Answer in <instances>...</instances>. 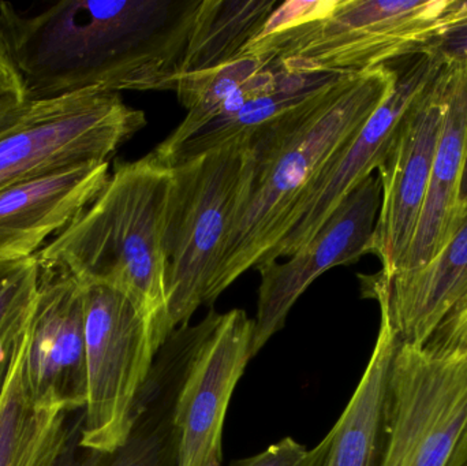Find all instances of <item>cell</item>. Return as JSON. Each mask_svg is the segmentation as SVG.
Wrapping results in <instances>:
<instances>
[{
	"label": "cell",
	"instance_id": "6da1fadb",
	"mask_svg": "<svg viewBox=\"0 0 467 466\" xmlns=\"http://www.w3.org/2000/svg\"><path fill=\"white\" fill-rule=\"evenodd\" d=\"M202 0L0 3V48L26 100L81 90H174Z\"/></svg>",
	"mask_w": 467,
	"mask_h": 466
},
{
	"label": "cell",
	"instance_id": "7a4b0ae2",
	"mask_svg": "<svg viewBox=\"0 0 467 466\" xmlns=\"http://www.w3.org/2000/svg\"><path fill=\"white\" fill-rule=\"evenodd\" d=\"M395 82L394 63L346 74L247 139L249 156L232 230L207 305L279 245L301 200L389 98Z\"/></svg>",
	"mask_w": 467,
	"mask_h": 466
},
{
	"label": "cell",
	"instance_id": "3957f363",
	"mask_svg": "<svg viewBox=\"0 0 467 466\" xmlns=\"http://www.w3.org/2000/svg\"><path fill=\"white\" fill-rule=\"evenodd\" d=\"M170 186L171 167L153 152L118 161L95 202L36 254L40 267L123 293L139 311L155 355L174 333L161 245Z\"/></svg>",
	"mask_w": 467,
	"mask_h": 466
},
{
	"label": "cell",
	"instance_id": "277c9868",
	"mask_svg": "<svg viewBox=\"0 0 467 466\" xmlns=\"http://www.w3.org/2000/svg\"><path fill=\"white\" fill-rule=\"evenodd\" d=\"M467 16V0H326L301 24L257 36L239 52L306 74H357L427 51Z\"/></svg>",
	"mask_w": 467,
	"mask_h": 466
},
{
	"label": "cell",
	"instance_id": "5b68a950",
	"mask_svg": "<svg viewBox=\"0 0 467 466\" xmlns=\"http://www.w3.org/2000/svg\"><path fill=\"white\" fill-rule=\"evenodd\" d=\"M249 156L239 140L171 167L164 212L167 303L172 331L189 326L218 274Z\"/></svg>",
	"mask_w": 467,
	"mask_h": 466
},
{
	"label": "cell",
	"instance_id": "8992f818",
	"mask_svg": "<svg viewBox=\"0 0 467 466\" xmlns=\"http://www.w3.org/2000/svg\"><path fill=\"white\" fill-rule=\"evenodd\" d=\"M119 93L81 90L26 100L0 126V188L109 159L147 126Z\"/></svg>",
	"mask_w": 467,
	"mask_h": 466
},
{
	"label": "cell",
	"instance_id": "52a82bcc",
	"mask_svg": "<svg viewBox=\"0 0 467 466\" xmlns=\"http://www.w3.org/2000/svg\"><path fill=\"white\" fill-rule=\"evenodd\" d=\"M87 347V402L78 446L109 453L125 445L136 418L140 391L155 363L139 311L119 290L81 284Z\"/></svg>",
	"mask_w": 467,
	"mask_h": 466
},
{
	"label": "cell",
	"instance_id": "ba28073f",
	"mask_svg": "<svg viewBox=\"0 0 467 466\" xmlns=\"http://www.w3.org/2000/svg\"><path fill=\"white\" fill-rule=\"evenodd\" d=\"M467 427V361L400 344L389 369L380 466H449Z\"/></svg>",
	"mask_w": 467,
	"mask_h": 466
},
{
	"label": "cell",
	"instance_id": "9c48e42d",
	"mask_svg": "<svg viewBox=\"0 0 467 466\" xmlns=\"http://www.w3.org/2000/svg\"><path fill=\"white\" fill-rule=\"evenodd\" d=\"M394 65V89L301 200L288 219L285 237L263 264L290 257L310 243L337 205L381 166L406 117L436 84L444 68L430 52L413 55Z\"/></svg>",
	"mask_w": 467,
	"mask_h": 466
},
{
	"label": "cell",
	"instance_id": "30bf717a",
	"mask_svg": "<svg viewBox=\"0 0 467 466\" xmlns=\"http://www.w3.org/2000/svg\"><path fill=\"white\" fill-rule=\"evenodd\" d=\"M254 323L242 309L211 311L175 404L177 466H222L223 429L250 357Z\"/></svg>",
	"mask_w": 467,
	"mask_h": 466
},
{
	"label": "cell",
	"instance_id": "8fae6325",
	"mask_svg": "<svg viewBox=\"0 0 467 466\" xmlns=\"http://www.w3.org/2000/svg\"><path fill=\"white\" fill-rule=\"evenodd\" d=\"M380 204V178L372 174L337 205L320 232L287 262L274 260L255 268L261 284L250 357H255L285 327L291 309L318 276L331 268L354 264L369 254Z\"/></svg>",
	"mask_w": 467,
	"mask_h": 466
},
{
	"label": "cell",
	"instance_id": "7c38bea8",
	"mask_svg": "<svg viewBox=\"0 0 467 466\" xmlns=\"http://www.w3.org/2000/svg\"><path fill=\"white\" fill-rule=\"evenodd\" d=\"M447 73L406 117L391 150L378 169L381 204L369 254L381 262L380 275L394 278L405 263L427 197L433 159L447 112Z\"/></svg>",
	"mask_w": 467,
	"mask_h": 466
},
{
	"label": "cell",
	"instance_id": "4fadbf2b",
	"mask_svg": "<svg viewBox=\"0 0 467 466\" xmlns=\"http://www.w3.org/2000/svg\"><path fill=\"white\" fill-rule=\"evenodd\" d=\"M26 377L36 402L77 412L87 402V347L81 282L40 267L37 300L27 331Z\"/></svg>",
	"mask_w": 467,
	"mask_h": 466
},
{
	"label": "cell",
	"instance_id": "5bb4252c",
	"mask_svg": "<svg viewBox=\"0 0 467 466\" xmlns=\"http://www.w3.org/2000/svg\"><path fill=\"white\" fill-rule=\"evenodd\" d=\"M109 161L67 167L0 188V260L36 256L101 193Z\"/></svg>",
	"mask_w": 467,
	"mask_h": 466
},
{
	"label": "cell",
	"instance_id": "9a60e30c",
	"mask_svg": "<svg viewBox=\"0 0 467 466\" xmlns=\"http://www.w3.org/2000/svg\"><path fill=\"white\" fill-rule=\"evenodd\" d=\"M196 327L174 331L140 391L130 437L115 451L79 448L78 434L57 466H177L174 415L178 393L199 341Z\"/></svg>",
	"mask_w": 467,
	"mask_h": 466
},
{
	"label": "cell",
	"instance_id": "2e32d148",
	"mask_svg": "<svg viewBox=\"0 0 467 466\" xmlns=\"http://www.w3.org/2000/svg\"><path fill=\"white\" fill-rule=\"evenodd\" d=\"M362 290L387 309L400 344L424 347L467 297V212L451 240L425 267L394 279L365 276Z\"/></svg>",
	"mask_w": 467,
	"mask_h": 466
},
{
	"label": "cell",
	"instance_id": "e0dca14e",
	"mask_svg": "<svg viewBox=\"0 0 467 466\" xmlns=\"http://www.w3.org/2000/svg\"><path fill=\"white\" fill-rule=\"evenodd\" d=\"M444 68L447 73L446 119L413 243L394 278L416 273L438 256L466 216L461 208L460 192L467 150V70Z\"/></svg>",
	"mask_w": 467,
	"mask_h": 466
},
{
	"label": "cell",
	"instance_id": "ac0fdd59",
	"mask_svg": "<svg viewBox=\"0 0 467 466\" xmlns=\"http://www.w3.org/2000/svg\"><path fill=\"white\" fill-rule=\"evenodd\" d=\"M379 308L380 327L364 375L334 429L301 466H380L387 385L400 339L387 309Z\"/></svg>",
	"mask_w": 467,
	"mask_h": 466
},
{
	"label": "cell",
	"instance_id": "d6986e66",
	"mask_svg": "<svg viewBox=\"0 0 467 466\" xmlns=\"http://www.w3.org/2000/svg\"><path fill=\"white\" fill-rule=\"evenodd\" d=\"M27 331L13 347L0 396V466H57L73 442L71 412L33 399L26 377Z\"/></svg>",
	"mask_w": 467,
	"mask_h": 466
},
{
	"label": "cell",
	"instance_id": "ffe728a7",
	"mask_svg": "<svg viewBox=\"0 0 467 466\" xmlns=\"http://www.w3.org/2000/svg\"><path fill=\"white\" fill-rule=\"evenodd\" d=\"M342 76L346 74L293 73L279 65L268 84L244 104L222 114L181 145L170 156L166 166H177L239 140L249 139L258 129L309 100Z\"/></svg>",
	"mask_w": 467,
	"mask_h": 466
},
{
	"label": "cell",
	"instance_id": "44dd1931",
	"mask_svg": "<svg viewBox=\"0 0 467 466\" xmlns=\"http://www.w3.org/2000/svg\"><path fill=\"white\" fill-rule=\"evenodd\" d=\"M279 5L277 0H202L180 77L213 70L238 57Z\"/></svg>",
	"mask_w": 467,
	"mask_h": 466
},
{
	"label": "cell",
	"instance_id": "7402d4cb",
	"mask_svg": "<svg viewBox=\"0 0 467 466\" xmlns=\"http://www.w3.org/2000/svg\"><path fill=\"white\" fill-rule=\"evenodd\" d=\"M269 63L271 60L266 57L241 55L213 70L178 77L174 92L180 103L188 109V114L182 123L152 150L158 161L166 164L181 145L219 117L239 87Z\"/></svg>",
	"mask_w": 467,
	"mask_h": 466
},
{
	"label": "cell",
	"instance_id": "603a6c76",
	"mask_svg": "<svg viewBox=\"0 0 467 466\" xmlns=\"http://www.w3.org/2000/svg\"><path fill=\"white\" fill-rule=\"evenodd\" d=\"M40 265L36 256L0 260V357L10 355L32 320Z\"/></svg>",
	"mask_w": 467,
	"mask_h": 466
},
{
	"label": "cell",
	"instance_id": "cb8c5ba5",
	"mask_svg": "<svg viewBox=\"0 0 467 466\" xmlns=\"http://www.w3.org/2000/svg\"><path fill=\"white\" fill-rule=\"evenodd\" d=\"M424 349L436 357L467 361V297L439 326Z\"/></svg>",
	"mask_w": 467,
	"mask_h": 466
},
{
	"label": "cell",
	"instance_id": "d4e9b609",
	"mask_svg": "<svg viewBox=\"0 0 467 466\" xmlns=\"http://www.w3.org/2000/svg\"><path fill=\"white\" fill-rule=\"evenodd\" d=\"M425 52L432 54L444 67L467 70V16L443 30Z\"/></svg>",
	"mask_w": 467,
	"mask_h": 466
},
{
	"label": "cell",
	"instance_id": "484cf974",
	"mask_svg": "<svg viewBox=\"0 0 467 466\" xmlns=\"http://www.w3.org/2000/svg\"><path fill=\"white\" fill-rule=\"evenodd\" d=\"M307 450L293 438H283L261 453L238 460L230 466H301Z\"/></svg>",
	"mask_w": 467,
	"mask_h": 466
},
{
	"label": "cell",
	"instance_id": "4316f807",
	"mask_svg": "<svg viewBox=\"0 0 467 466\" xmlns=\"http://www.w3.org/2000/svg\"><path fill=\"white\" fill-rule=\"evenodd\" d=\"M25 101L24 87L18 74L0 48V101Z\"/></svg>",
	"mask_w": 467,
	"mask_h": 466
},
{
	"label": "cell",
	"instance_id": "83f0119b",
	"mask_svg": "<svg viewBox=\"0 0 467 466\" xmlns=\"http://www.w3.org/2000/svg\"><path fill=\"white\" fill-rule=\"evenodd\" d=\"M449 466H467V427Z\"/></svg>",
	"mask_w": 467,
	"mask_h": 466
},
{
	"label": "cell",
	"instance_id": "f1b7e54d",
	"mask_svg": "<svg viewBox=\"0 0 467 466\" xmlns=\"http://www.w3.org/2000/svg\"><path fill=\"white\" fill-rule=\"evenodd\" d=\"M26 101V100H25ZM25 101L7 100L0 101V126L14 114L16 109Z\"/></svg>",
	"mask_w": 467,
	"mask_h": 466
},
{
	"label": "cell",
	"instance_id": "f546056e",
	"mask_svg": "<svg viewBox=\"0 0 467 466\" xmlns=\"http://www.w3.org/2000/svg\"><path fill=\"white\" fill-rule=\"evenodd\" d=\"M460 202H461V208H462L463 212L466 213L467 212V150H466L465 167H463L462 183H461Z\"/></svg>",
	"mask_w": 467,
	"mask_h": 466
},
{
	"label": "cell",
	"instance_id": "4dcf8cb0",
	"mask_svg": "<svg viewBox=\"0 0 467 466\" xmlns=\"http://www.w3.org/2000/svg\"><path fill=\"white\" fill-rule=\"evenodd\" d=\"M11 352H13V349H11ZM11 352L5 357H0V396H2L3 386H5V377H7L8 367H10Z\"/></svg>",
	"mask_w": 467,
	"mask_h": 466
}]
</instances>
